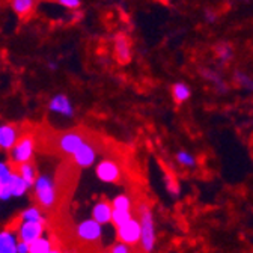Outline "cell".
<instances>
[{
    "mask_svg": "<svg viewBox=\"0 0 253 253\" xmlns=\"http://www.w3.org/2000/svg\"><path fill=\"white\" fill-rule=\"evenodd\" d=\"M12 173H14V169L6 162H0V182L3 184V187L6 184H9Z\"/></svg>",
    "mask_w": 253,
    "mask_h": 253,
    "instance_id": "obj_24",
    "label": "cell"
},
{
    "mask_svg": "<svg viewBox=\"0 0 253 253\" xmlns=\"http://www.w3.org/2000/svg\"><path fill=\"white\" fill-rule=\"evenodd\" d=\"M37 0H11V8L18 17L29 15L35 8Z\"/></svg>",
    "mask_w": 253,
    "mask_h": 253,
    "instance_id": "obj_18",
    "label": "cell"
},
{
    "mask_svg": "<svg viewBox=\"0 0 253 253\" xmlns=\"http://www.w3.org/2000/svg\"><path fill=\"white\" fill-rule=\"evenodd\" d=\"M175 160L179 166L185 168V169H192V168H196L198 162H196V157L192 154V152H188V151H178L175 154Z\"/></svg>",
    "mask_w": 253,
    "mask_h": 253,
    "instance_id": "obj_21",
    "label": "cell"
},
{
    "mask_svg": "<svg viewBox=\"0 0 253 253\" xmlns=\"http://www.w3.org/2000/svg\"><path fill=\"white\" fill-rule=\"evenodd\" d=\"M157 2H160V3H165V5H168V3H169V0H157Z\"/></svg>",
    "mask_w": 253,
    "mask_h": 253,
    "instance_id": "obj_31",
    "label": "cell"
},
{
    "mask_svg": "<svg viewBox=\"0 0 253 253\" xmlns=\"http://www.w3.org/2000/svg\"><path fill=\"white\" fill-rule=\"evenodd\" d=\"M95 176L104 184H116L122 178V169L112 158H104L95 165Z\"/></svg>",
    "mask_w": 253,
    "mask_h": 253,
    "instance_id": "obj_6",
    "label": "cell"
},
{
    "mask_svg": "<svg viewBox=\"0 0 253 253\" xmlns=\"http://www.w3.org/2000/svg\"><path fill=\"white\" fill-rule=\"evenodd\" d=\"M50 253H63L59 247H53L51 250H50Z\"/></svg>",
    "mask_w": 253,
    "mask_h": 253,
    "instance_id": "obj_29",
    "label": "cell"
},
{
    "mask_svg": "<svg viewBox=\"0 0 253 253\" xmlns=\"http://www.w3.org/2000/svg\"><path fill=\"white\" fill-rule=\"evenodd\" d=\"M98 158V151L90 142H84L73 155V162L76 166H79L80 169H89L95 165Z\"/></svg>",
    "mask_w": 253,
    "mask_h": 253,
    "instance_id": "obj_9",
    "label": "cell"
},
{
    "mask_svg": "<svg viewBox=\"0 0 253 253\" xmlns=\"http://www.w3.org/2000/svg\"><path fill=\"white\" fill-rule=\"evenodd\" d=\"M53 247V241L48 237H41L30 243V253H50Z\"/></svg>",
    "mask_w": 253,
    "mask_h": 253,
    "instance_id": "obj_22",
    "label": "cell"
},
{
    "mask_svg": "<svg viewBox=\"0 0 253 253\" xmlns=\"http://www.w3.org/2000/svg\"><path fill=\"white\" fill-rule=\"evenodd\" d=\"M20 220H27V221H40V223H47V217L44 214V210L41 207L32 205L27 207L21 211Z\"/></svg>",
    "mask_w": 253,
    "mask_h": 253,
    "instance_id": "obj_17",
    "label": "cell"
},
{
    "mask_svg": "<svg viewBox=\"0 0 253 253\" xmlns=\"http://www.w3.org/2000/svg\"><path fill=\"white\" fill-rule=\"evenodd\" d=\"M86 136L82 134L80 131L76 130H70L62 133L56 137V148L59 152H62L63 155H70L73 157L76 154V151L86 142Z\"/></svg>",
    "mask_w": 253,
    "mask_h": 253,
    "instance_id": "obj_5",
    "label": "cell"
},
{
    "mask_svg": "<svg viewBox=\"0 0 253 253\" xmlns=\"http://www.w3.org/2000/svg\"><path fill=\"white\" fill-rule=\"evenodd\" d=\"M90 217L98 221L100 225H110L112 223V217H113V205L107 199H100L93 204Z\"/></svg>",
    "mask_w": 253,
    "mask_h": 253,
    "instance_id": "obj_13",
    "label": "cell"
},
{
    "mask_svg": "<svg viewBox=\"0 0 253 253\" xmlns=\"http://www.w3.org/2000/svg\"><path fill=\"white\" fill-rule=\"evenodd\" d=\"M57 3L62 5L63 8H68V9H77L82 5L80 0H57Z\"/></svg>",
    "mask_w": 253,
    "mask_h": 253,
    "instance_id": "obj_26",
    "label": "cell"
},
{
    "mask_svg": "<svg viewBox=\"0 0 253 253\" xmlns=\"http://www.w3.org/2000/svg\"><path fill=\"white\" fill-rule=\"evenodd\" d=\"M18 237L17 232L3 228L0 229V253H18L17 246H18Z\"/></svg>",
    "mask_w": 253,
    "mask_h": 253,
    "instance_id": "obj_14",
    "label": "cell"
},
{
    "mask_svg": "<svg viewBox=\"0 0 253 253\" xmlns=\"http://www.w3.org/2000/svg\"><path fill=\"white\" fill-rule=\"evenodd\" d=\"M8 185H9V192H11V196H12V198H23V196H26V193L32 188V187L18 175L17 170H14L12 178H11V181H9Z\"/></svg>",
    "mask_w": 253,
    "mask_h": 253,
    "instance_id": "obj_15",
    "label": "cell"
},
{
    "mask_svg": "<svg viewBox=\"0 0 253 253\" xmlns=\"http://www.w3.org/2000/svg\"><path fill=\"white\" fill-rule=\"evenodd\" d=\"M113 210H119V211H133V198L126 193H119L116 195L112 201Z\"/></svg>",
    "mask_w": 253,
    "mask_h": 253,
    "instance_id": "obj_20",
    "label": "cell"
},
{
    "mask_svg": "<svg viewBox=\"0 0 253 253\" xmlns=\"http://www.w3.org/2000/svg\"><path fill=\"white\" fill-rule=\"evenodd\" d=\"M116 238L121 243H125L131 247L140 244L142 240V231H140V221L137 217H133L130 221L116 229Z\"/></svg>",
    "mask_w": 253,
    "mask_h": 253,
    "instance_id": "obj_7",
    "label": "cell"
},
{
    "mask_svg": "<svg viewBox=\"0 0 253 253\" xmlns=\"http://www.w3.org/2000/svg\"><path fill=\"white\" fill-rule=\"evenodd\" d=\"M134 217L133 211H119V210H113V217H112V225L118 229L122 225H125L126 221H130Z\"/></svg>",
    "mask_w": 253,
    "mask_h": 253,
    "instance_id": "obj_23",
    "label": "cell"
},
{
    "mask_svg": "<svg viewBox=\"0 0 253 253\" xmlns=\"http://www.w3.org/2000/svg\"><path fill=\"white\" fill-rule=\"evenodd\" d=\"M190 97H192V90L185 83H175L172 86V98L176 104H182L185 103Z\"/></svg>",
    "mask_w": 253,
    "mask_h": 253,
    "instance_id": "obj_19",
    "label": "cell"
},
{
    "mask_svg": "<svg viewBox=\"0 0 253 253\" xmlns=\"http://www.w3.org/2000/svg\"><path fill=\"white\" fill-rule=\"evenodd\" d=\"M37 149V140L32 134H23L15 146L9 151V160L17 168L23 163H29L34 158Z\"/></svg>",
    "mask_w": 253,
    "mask_h": 253,
    "instance_id": "obj_3",
    "label": "cell"
},
{
    "mask_svg": "<svg viewBox=\"0 0 253 253\" xmlns=\"http://www.w3.org/2000/svg\"><path fill=\"white\" fill-rule=\"evenodd\" d=\"M34 193L38 205L42 210H51L54 208L57 202V192H56V182L51 175L41 173L37 178V182L34 185Z\"/></svg>",
    "mask_w": 253,
    "mask_h": 253,
    "instance_id": "obj_2",
    "label": "cell"
},
{
    "mask_svg": "<svg viewBox=\"0 0 253 253\" xmlns=\"http://www.w3.org/2000/svg\"><path fill=\"white\" fill-rule=\"evenodd\" d=\"M45 231V223H40V221H27V220H20L17 225V237L20 241L26 243H34L35 240L44 237Z\"/></svg>",
    "mask_w": 253,
    "mask_h": 253,
    "instance_id": "obj_8",
    "label": "cell"
},
{
    "mask_svg": "<svg viewBox=\"0 0 253 253\" xmlns=\"http://www.w3.org/2000/svg\"><path fill=\"white\" fill-rule=\"evenodd\" d=\"M76 235L82 243L86 244H97L103 238V225L95 221L92 217L82 220L76 226Z\"/></svg>",
    "mask_w": 253,
    "mask_h": 253,
    "instance_id": "obj_4",
    "label": "cell"
},
{
    "mask_svg": "<svg viewBox=\"0 0 253 253\" xmlns=\"http://www.w3.org/2000/svg\"><path fill=\"white\" fill-rule=\"evenodd\" d=\"M48 110L56 113V115L65 116V118L74 116V106L65 93H56L54 97L48 101Z\"/></svg>",
    "mask_w": 253,
    "mask_h": 253,
    "instance_id": "obj_12",
    "label": "cell"
},
{
    "mask_svg": "<svg viewBox=\"0 0 253 253\" xmlns=\"http://www.w3.org/2000/svg\"><path fill=\"white\" fill-rule=\"evenodd\" d=\"M17 252L18 253H30V244L26 243V241H18Z\"/></svg>",
    "mask_w": 253,
    "mask_h": 253,
    "instance_id": "obj_28",
    "label": "cell"
},
{
    "mask_svg": "<svg viewBox=\"0 0 253 253\" xmlns=\"http://www.w3.org/2000/svg\"><path fill=\"white\" fill-rule=\"evenodd\" d=\"M48 68L50 70H56V63H48Z\"/></svg>",
    "mask_w": 253,
    "mask_h": 253,
    "instance_id": "obj_30",
    "label": "cell"
},
{
    "mask_svg": "<svg viewBox=\"0 0 253 253\" xmlns=\"http://www.w3.org/2000/svg\"><path fill=\"white\" fill-rule=\"evenodd\" d=\"M104 253H110V252H104Z\"/></svg>",
    "mask_w": 253,
    "mask_h": 253,
    "instance_id": "obj_33",
    "label": "cell"
},
{
    "mask_svg": "<svg viewBox=\"0 0 253 253\" xmlns=\"http://www.w3.org/2000/svg\"><path fill=\"white\" fill-rule=\"evenodd\" d=\"M137 218L140 221V249L143 253H152L157 246V228H155V217L151 207L146 202H140L136 208Z\"/></svg>",
    "mask_w": 253,
    "mask_h": 253,
    "instance_id": "obj_1",
    "label": "cell"
},
{
    "mask_svg": "<svg viewBox=\"0 0 253 253\" xmlns=\"http://www.w3.org/2000/svg\"><path fill=\"white\" fill-rule=\"evenodd\" d=\"M110 253H133V247L128 246V244H125V243H121V241H116L110 250Z\"/></svg>",
    "mask_w": 253,
    "mask_h": 253,
    "instance_id": "obj_25",
    "label": "cell"
},
{
    "mask_svg": "<svg viewBox=\"0 0 253 253\" xmlns=\"http://www.w3.org/2000/svg\"><path fill=\"white\" fill-rule=\"evenodd\" d=\"M115 57L121 65H126L131 62V41L125 34H118L115 37Z\"/></svg>",
    "mask_w": 253,
    "mask_h": 253,
    "instance_id": "obj_11",
    "label": "cell"
},
{
    "mask_svg": "<svg viewBox=\"0 0 253 253\" xmlns=\"http://www.w3.org/2000/svg\"><path fill=\"white\" fill-rule=\"evenodd\" d=\"M2 188H3V184H2V182H0V192H2Z\"/></svg>",
    "mask_w": 253,
    "mask_h": 253,
    "instance_id": "obj_32",
    "label": "cell"
},
{
    "mask_svg": "<svg viewBox=\"0 0 253 253\" xmlns=\"http://www.w3.org/2000/svg\"><path fill=\"white\" fill-rule=\"evenodd\" d=\"M218 56L221 59H228L231 56V47L229 45H221V47H218Z\"/></svg>",
    "mask_w": 253,
    "mask_h": 253,
    "instance_id": "obj_27",
    "label": "cell"
},
{
    "mask_svg": "<svg viewBox=\"0 0 253 253\" xmlns=\"http://www.w3.org/2000/svg\"><path fill=\"white\" fill-rule=\"evenodd\" d=\"M21 137L20 128L15 124H0V149L9 152Z\"/></svg>",
    "mask_w": 253,
    "mask_h": 253,
    "instance_id": "obj_10",
    "label": "cell"
},
{
    "mask_svg": "<svg viewBox=\"0 0 253 253\" xmlns=\"http://www.w3.org/2000/svg\"><path fill=\"white\" fill-rule=\"evenodd\" d=\"M15 169H17L18 175H20L32 188H34V185H35V182H37V178L40 176L37 166H35L34 163H32V162H29V163H23V165L17 166Z\"/></svg>",
    "mask_w": 253,
    "mask_h": 253,
    "instance_id": "obj_16",
    "label": "cell"
}]
</instances>
